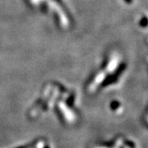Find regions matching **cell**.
<instances>
[{
	"label": "cell",
	"mask_w": 148,
	"mask_h": 148,
	"mask_svg": "<svg viewBox=\"0 0 148 148\" xmlns=\"http://www.w3.org/2000/svg\"><path fill=\"white\" fill-rule=\"evenodd\" d=\"M59 106H60V107L62 108L61 110H62V112H63V114H64L65 118H66V119H67L70 123H72V121H73L74 119H75V116H74L73 113H72V111L70 110L68 107H65L62 103H60V104H59Z\"/></svg>",
	"instance_id": "obj_1"
},
{
	"label": "cell",
	"mask_w": 148,
	"mask_h": 148,
	"mask_svg": "<svg viewBox=\"0 0 148 148\" xmlns=\"http://www.w3.org/2000/svg\"><path fill=\"white\" fill-rule=\"evenodd\" d=\"M140 25H141V26L143 27H147V25H148V18L147 17L144 16L143 19L141 20V21H140Z\"/></svg>",
	"instance_id": "obj_2"
},
{
	"label": "cell",
	"mask_w": 148,
	"mask_h": 148,
	"mask_svg": "<svg viewBox=\"0 0 148 148\" xmlns=\"http://www.w3.org/2000/svg\"><path fill=\"white\" fill-rule=\"evenodd\" d=\"M44 147H45V143H42V142H40L36 146V148H44Z\"/></svg>",
	"instance_id": "obj_3"
},
{
	"label": "cell",
	"mask_w": 148,
	"mask_h": 148,
	"mask_svg": "<svg viewBox=\"0 0 148 148\" xmlns=\"http://www.w3.org/2000/svg\"><path fill=\"white\" fill-rule=\"evenodd\" d=\"M145 122H146V123L148 125V114L145 116Z\"/></svg>",
	"instance_id": "obj_4"
},
{
	"label": "cell",
	"mask_w": 148,
	"mask_h": 148,
	"mask_svg": "<svg viewBox=\"0 0 148 148\" xmlns=\"http://www.w3.org/2000/svg\"><path fill=\"white\" fill-rule=\"evenodd\" d=\"M125 1H126L127 3H130L131 2H132V0H125Z\"/></svg>",
	"instance_id": "obj_5"
},
{
	"label": "cell",
	"mask_w": 148,
	"mask_h": 148,
	"mask_svg": "<svg viewBox=\"0 0 148 148\" xmlns=\"http://www.w3.org/2000/svg\"><path fill=\"white\" fill-rule=\"evenodd\" d=\"M95 148H106V147H95Z\"/></svg>",
	"instance_id": "obj_6"
},
{
	"label": "cell",
	"mask_w": 148,
	"mask_h": 148,
	"mask_svg": "<svg viewBox=\"0 0 148 148\" xmlns=\"http://www.w3.org/2000/svg\"><path fill=\"white\" fill-rule=\"evenodd\" d=\"M114 148H118V147H114Z\"/></svg>",
	"instance_id": "obj_7"
}]
</instances>
